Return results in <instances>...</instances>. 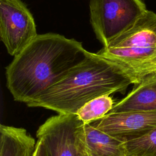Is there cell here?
Instances as JSON below:
<instances>
[{
  "label": "cell",
  "mask_w": 156,
  "mask_h": 156,
  "mask_svg": "<svg viewBox=\"0 0 156 156\" xmlns=\"http://www.w3.org/2000/svg\"><path fill=\"white\" fill-rule=\"evenodd\" d=\"M82 124L76 114L58 113L38 127L36 136L48 156H78L77 132Z\"/></svg>",
  "instance_id": "8992f818"
},
{
  "label": "cell",
  "mask_w": 156,
  "mask_h": 156,
  "mask_svg": "<svg viewBox=\"0 0 156 156\" xmlns=\"http://www.w3.org/2000/svg\"><path fill=\"white\" fill-rule=\"evenodd\" d=\"M136 85L125 98L115 104L109 113L156 112V73Z\"/></svg>",
  "instance_id": "9c48e42d"
},
{
  "label": "cell",
  "mask_w": 156,
  "mask_h": 156,
  "mask_svg": "<svg viewBox=\"0 0 156 156\" xmlns=\"http://www.w3.org/2000/svg\"><path fill=\"white\" fill-rule=\"evenodd\" d=\"M98 54L125 69L137 85L156 73V13L146 11Z\"/></svg>",
  "instance_id": "3957f363"
},
{
  "label": "cell",
  "mask_w": 156,
  "mask_h": 156,
  "mask_svg": "<svg viewBox=\"0 0 156 156\" xmlns=\"http://www.w3.org/2000/svg\"><path fill=\"white\" fill-rule=\"evenodd\" d=\"M126 156H156V127L144 135L124 142Z\"/></svg>",
  "instance_id": "7c38bea8"
},
{
  "label": "cell",
  "mask_w": 156,
  "mask_h": 156,
  "mask_svg": "<svg viewBox=\"0 0 156 156\" xmlns=\"http://www.w3.org/2000/svg\"><path fill=\"white\" fill-rule=\"evenodd\" d=\"M32 15L21 0H0V37L16 56L38 35Z\"/></svg>",
  "instance_id": "5b68a950"
},
{
  "label": "cell",
  "mask_w": 156,
  "mask_h": 156,
  "mask_svg": "<svg viewBox=\"0 0 156 156\" xmlns=\"http://www.w3.org/2000/svg\"><path fill=\"white\" fill-rule=\"evenodd\" d=\"M131 84L135 85V80L125 69L90 52L85 60L26 105L57 113L76 114L90 101L102 95L124 93Z\"/></svg>",
  "instance_id": "7a4b0ae2"
},
{
  "label": "cell",
  "mask_w": 156,
  "mask_h": 156,
  "mask_svg": "<svg viewBox=\"0 0 156 156\" xmlns=\"http://www.w3.org/2000/svg\"><path fill=\"white\" fill-rule=\"evenodd\" d=\"M37 142L23 127L1 124L0 156H34Z\"/></svg>",
  "instance_id": "30bf717a"
},
{
  "label": "cell",
  "mask_w": 156,
  "mask_h": 156,
  "mask_svg": "<svg viewBox=\"0 0 156 156\" xmlns=\"http://www.w3.org/2000/svg\"><path fill=\"white\" fill-rule=\"evenodd\" d=\"M90 54L74 39L55 33L38 35L7 66V87L15 101L26 104Z\"/></svg>",
  "instance_id": "6da1fadb"
},
{
  "label": "cell",
  "mask_w": 156,
  "mask_h": 156,
  "mask_svg": "<svg viewBox=\"0 0 156 156\" xmlns=\"http://www.w3.org/2000/svg\"><path fill=\"white\" fill-rule=\"evenodd\" d=\"M34 156H48L44 147L40 141L37 140Z\"/></svg>",
  "instance_id": "4fadbf2b"
},
{
  "label": "cell",
  "mask_w": 156,
  "mask_h": 156,
  "mask_svg": "<svg viewBox=\"0 0 156 156\" xmlns=\"http://www.w3.org/2000/svg\"><path fill=\"white\" fill-rule=\"evenodd\" d=\"M115 104L110 95H102L86 103L76 115L83 124H91L109 113Z\"/></svg>",
  "instance_id": "8fae6325"
},
{
  "label": "cell",
  "mask_w": 156,
  "mask_h": 156,
  "mask_svg": "<svg viewBox=\"0 0 156 156\" xmlns=\"http://www.w3.org/2000/svg\"><path fill=\"white\" fill-rule=\"evenodd\" d=\"M78 156H81V155H79H79H78Z\"/></svg>",
  "instance_id": "5bb4252c"
},
{
  "label": "cell",
  "mask_w": 156,
  "mask_h": 156,
  "mask_svg": "<svg viewBox=\"0 0 156 156\" xmlns=\"http://www.w3.org/2000/svg\"><path fill=\"white\" fill-rule=\"evenodd\" d=\"M142 0H90V22L103 46L130 27L145 12Z\"/></svg>",
  "instance_id": "277c9868"
},
{
  "label": "cell",
  "mask_w": 156,
  "mask_h": 156,
  "mask_svg": "<svg viewBox=\"0 0 156 156\" xmlns=\"http://www.w3.org/2000/svg\"><path fill=\"white\" fill-rule=\"evenodd\" d=\"M94 127L125 142L140 137L156 127V112L108 113L91 123Z\"/></svg>",
  "instance_id": "52a82bcc"
},
{
  "label": "cell",
  "mask_w": 156,
  "mask_h": 156,
  "mask_svg": "<svg viewBox=\"0 0 156 156\" xmlns=\"http://www.w3.org/2000/svg\"><path fill=\"white\" fill-rule=\"evenodd\" d=\"M81 156H126L124 142L99 130L91 124H82L77 132Z\"/></svg>",
  "instance_id": "ba28073f"
}]
</instances>
